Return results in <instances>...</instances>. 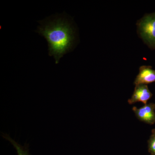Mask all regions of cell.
Segmentation results:
<instances>
[{"mask_svg": "<svg viewBox=\"0 0 155 155\" xmlns=\"http://www.w3.org/2000/svg\"><path fill=\"white\" fill-rule=\"evenodd\" d=\"M36 32L48 42L49 55L53 56L58 64L64 55L74 46L75 31L67 15H54L42 21Z\"/></svg>", "mask_w": 155, "mask_h": 155, "instance_id": "obj_1", "label": "cell"}, {"mask_svg": "<svg viewBox=\"0 0 155 155\" xmlns=\"http://www.w3.org/2000/svg\"><path fill=\"white\" fill-rule=\"evenodd\" d=\"M137 25L140 37L149 46L155 48V13L144 16Z\"/></svg>", "mask_w": 155, "mask_h": 155, "instance_id": "obj_2", "label": "cell"}, {"mask_svg": "<svg viewBox=\"0 0 155 155\" xmlns=\"http://www.w3.org/2000/svg\"><path fill=\"white\" fill-rule=\"evenodd\" d=\"M155 104L152 103L145 104L140 108L134 107L133 110L137 119L147 124L155 123Z\"/></svg>", "mask_w": 155, "mask_h": 155, "instance_id": "obj_3", "label": "cell"}, {"mask_svg": "<svg viewBox=\"0 0 155 155\" xmlns=\"http://www.w3.org/2000/svg\"><path fill=\"white\" fill-rule=\"evenodd\" d=\"M152 96V94L147 84H139L136 85L133 94L131 97L128 100V102L130 104H132L140 102L146 104L147 102Z\"/></svg>", "mask_w": 155, "mask_h": 155, "instance_id": "obj_4", "label": "cell"}, {"mask_svg": "<svg viewBox=\"0 0 155 155\" xmlns=\"http://www.w3.org/2000/svg\"><path fill=\"white\" fill-rule=\"evenodd\" d=\"M155 82V71L150 66H143L140 68L139 73L137 76L134 84L136 85L147 84Z\"/></svg>", "mask_w": 155, "mask_h": 155, "instance_id": "obj_5", "label": "cell"}, {"mask_svg": "<svg viewBox=\"0 0 155 155\" xmlns=\"http://www.w3.org/2000/svg\"><path fill=\"white\" fill-rule=\"evenodd\" d=\"M3 138L10 142L12 145L17 150L18 155H30L29 153L28 144L25 143L24 146L19 144L17 142L15 141L13 139L10 137L8 134H3Z\"/></svg>", "mask_w": 155, "mask_h": 155, "instance_id": "obj_6", "label": "cell"}, {"mask_svg": "<svg viewBox=\"0 0 155 155\" xmlns=\"http://www.w3.org/2000/svg\"><path fill=\"white\" fill-rule=\"evenodd\" d=\"M148 149L150 155H155V129L152 131V134L148 141Z\"/></svg>", "mask_w": 155, "mask_h": 155, "instance_id": "obj_7", "label": "cell"}]
</instances>
